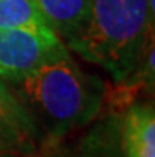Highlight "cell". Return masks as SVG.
<instances>
[{
    "instance_id": "obj_1",
    "label": "cell",
    "mask_w": 155,
    "mask_h": 157,
    "mask_svg": "<svg viewBox=\"0 0 155 157\" xmlns=\"http://www.w3.org/2000/svg\"><path fill=\"white\" fill-rule=\"evenodd\" d=\"M13 84L35 125L38 124L51 140L89 125L105 98L103 82L84 73L70 54L43 63Z\"/></svg>"
},
{
    "instance_id": "obj_2",
    "label": "cell",
    "mask_w": 155,
    "mask_h": 157,
    "mask_svg": "<svg viewBox=\"0 0 155 157\" xmlns=\"http://www.w3.org/2000/svg\"><path fill=\"white\" fill-rule=\"evenodd\" d=\"M152 19L153 0H92L83 27L65 44L124 82L142 57Z\"/></svg>"
},
{
    "instance_id": "obj_3",
    "label": "cell",
    "mask_w": 155,
    "mask_h": 157,
    "mask_svg": "<svg viewBox=\"0 0 155 157\" xmlns=\"http://www.w3.org/2000/svg\"><path fill=\"white\" fill-rule=\"evenodd\" d=\"M68 56L57 35L24 29H0V78L16 81L43 63Z\"/></svg>"
},
{
    "instance_id": "obj_4",
    "label": "cell",
    "mask_w": 155,
    "mask_h": 157,
    "mask_svg": "<svg viewBox=\"0 0 155 157\" xmlns=\"http://www.w3.org/2000/svg\"><path fill=\"white\" fill-rule=\"evenodd\" d=\"M125 157H155V111L149 103L128 108L122 122Z\"/></svg>"
},
{
    "instance_id": "obj_5",
    "label": "cell",
    "mask_w": 155,
    "mask_h": 157,
    "mask_svg": "<svg viewBox=\"0 0 155 157\" xmlns=\"http://www.w3.org/2000/svg\"><path fill=\"white\" fill-rule=\"evenodd\" d=\"M33 2L56 35L67 41L83 27L92 0H33Z\"/></svg>"
},
{
    "instance_id": "obj_6",
    "label": "cell",
    "mask_w": 155,
    "mask_h": 157,
    "mask_svg": "<svg viewBox=\"0 0 155 157\" xmlns=\"http://www.w3.org/2000/svg\"><path fill=\"white\" fill-rule=\"evenodd\" d=\"M35 135L36 125L30 114L0 78V138L22 146Z\"/></svg>"
},
{
    "instance_id": "obj_7",
    "label": "cell",
    "mask_w": 155,
    "mask_h": 157,
    "mask_svg": "<svg viewBox=\"0 0 155 157\" xmlns=\"http://www.w3.org/2000/svg\"><path fill=\"white\" fill-rule=\"evenodd\" d=\"M0 29H24L56 35L33 0H0Z\"/></svg>"
}]
</instances>
